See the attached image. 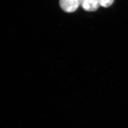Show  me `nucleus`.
I'll list each match as a JSON object with an SVG mask.
<instances>
[{
    "mask_svg": "<svg viewBox=\"0 0 128 128\" xmlns=\"http://www.w3.org/2000/svg\"><path fill=\"white\" fill-rule=\"evenodd\" d=\"M80 5L87 12H94L100 6L99 0H80Z\"/></svg>",
    "mask_w": 128,
    "mask_h": 128,
    "instance_id": "nucleus-2",
    "label": "nucleus"
},
{
    "mask_svg": "<svg viewBox=\"0 0 128 128\" xmlns=\"http://www.w3.org/2000/svg\"><path fill=\"white\" fill-rule=\"evenodd\" d=\"M114 0H99L100 6L107 8L113 4Z\"/></svg>",
    "mask_w": 128,
    "mask_h": 128,
    "instance_id": "nucleus-3",
    "label": "nucleus"
},
{
    "mask_svg": "<svg viewBox=\"0 0 128 128\" xmlns=\"http://www.w3.org/2000/svg\"><path fill=\"white\" fill-rule=\"evenodd\" d=\"M61 8L66 12H73L80 5V0H60Z\"/></svg>",
    "mask_w": 128,
    "mask_h": 128,
    "instance_id": "nucleus-1",
    "label": "nucleus"
}]
</instances>
